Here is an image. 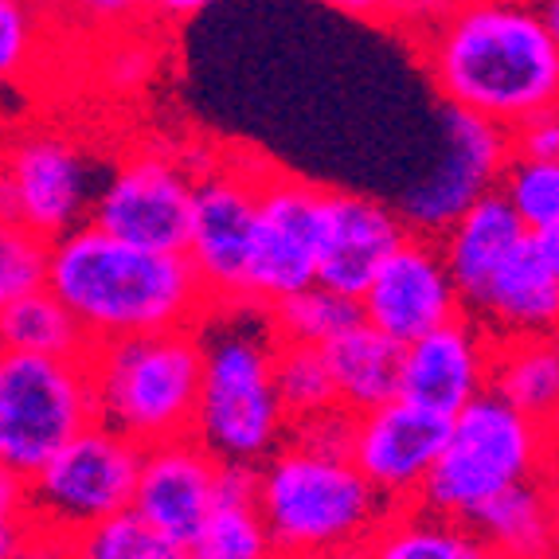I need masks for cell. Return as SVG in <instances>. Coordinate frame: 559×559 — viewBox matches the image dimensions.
I'll list each match as a JSON object with an SVG mask.
<instances>
[{"instance_id": "ab89813d", "label": "cell", "mask_w": 559, "mask_h": 559, "mask_svg": "<svg viewBox=\"0 0 559 559\" xmlns=\"http://www.w3.org/2000/svg\"><path fill=\"white\" fill-rule=\"evenodd\" d=\"M540 9H544V20H548L551 36L559 39V0H540Z\"/></svg>"}, {"instance_id": "8fae6325", "label": "cell", "mask_w": 559, "mask_h": 559, "mask_svg": "<svg viewBox=\"0 0 559 559\" xmlns=\"http://www.w3.org/2000/svg\"><path fill=\"white\" fill-rule=\"evenodd\" d=\"M197 165H188L180 153L141 145L114 160L94 200L91 224L153 251H188L197 219Z\"/></svg>"}, {"instance_id": "f1b7e54d", "label": "cell", "mask_w": 559, "mask_h": 559, "mask_svg": "<svg viewBox=\"0 0 559 559\" xmlns=\"http://www.w3.org/2000/svg\"><path fill=\"white\" fill-rule=\"evenodd\" d=\"M71 556H91V559H180L185 551L177 544L160 536L138 509H121V513L106 516L94 528H86L75 540Z\"/></svg>"}, {"instance_id": "8d00e7d4", "label": "cell", "mask_w": 559, "mask_h": 559, "mask_svg": "<svg viewBox=\"0 0 559 559\" xmlns=\"http://www.w3.org/2000/svg\"><path fill=\"white\" fill-rule=\"evenodd\" d=\"M447 4L450 0H395V28L392 32H400V24L407 20V28H403V39H407L411 32H419L423 24H430V20L439 16Z\"/></svg>"}, {"instance_id": "52a82bcc", "label": "cell", "mask_w": 559, "mask_h": 559, "mask_svg": "<svg viewBox=\"0 0 559 559\" xmlns=\"http://www.w3.org/2000/svg\"><path fill=\"white\" fill-rule=\"evenodd\" d=\"M145 447L110 423H94L67 442L24 485V528L39 551H71L86 528L133 509Z\"/></svg>"}, {"instance_id": "f546056e", "label": "cell", "mask_w": 559, "mask_h": 559, "mask_svg": "<svg viewBox=\"0 0 559 559\" xmlns=\"http://www.w3.org/2000/svg\"><path fill=\"white\" fill-rule=\"evenodd\" d=\"M501 197L513 204L528 231L559 224V157H524L513 153L501 177Z\"/></svg>"}, {"instance_id": "f35d334b", "label": "cell", "mask_w": 559, "mask_h": 559, "mask_svg": "<svg viewBox=\"0 0 559 559\" xmlns=\"http://www.w3.org/2000/svg\"><path fill=\"white\" fill-rule=\"evenodd\" d=\"M548 489H551V509H556V556H559V454H556V462L548 466Z\"/></svg>"}, {"instance_id": "ac0fdd59", "label": "cell", "mask_w": 559, "mask_h": 559, "mask_svg": "<svg viewBox=\"0 0 559 559\" xmlns=\"http://www.w3.org/2000/svg\"><path fill=\"white\" fill-rule=\"evenodd\" d=\"M407 219L392 197L372 188L333 185L321 239V282L348 298H364L388 254L407 239Z\"/></svg>"}, {"instance_id": "cb8c5ba5", "label": "cell", "mask_w": 559, "mask_h": 559, "mask_svg": "<svg viewBox=\"0 0 559 559\" xmlns=\"http://www.w3.org/2000/svg\"><path fill=\"white\" fill-rule=\"evenodd\" d=\"M489 392L551 423L559 415V333L504 336L493 348Z\"/></svg>"}, {"instance_id": "44dd1931", "label": "cell", "mask_w": 559, "mask_h": 559, "mask_svg": "<svg viewBox=\"0 0 559 559\" xmlns=\"http://www.w3.org/2000/svg\"><path fill=\"white\" fill-rule=\"evenodd\" d=\"M474 536L489 556L544 559L556 556V509H551L548 477H528L474 509L466 516Z\"/></svg>"}, {"instance_id": "e575fe53", "label": "cell", "mask_w": 559, "mask_h": 559, "mask_svg": "<svg viewBox=\"0 0 559 559\" xmlns=\"http://www.w3.org/2000/svg\"><path fill=\"white\" fill-rule=\"evenodd\" d=\"M329 12L372 28H395V0H321Z\"/></svg>"}, {"instance_id": "ffe728a7", "label": "cell", "mask_w": 559, "mask_h": 559, "mask_svg": "<svg viewBox=\"0 0 559 559\" xmlns=\"http://www.w3.org/2000/svg\"><path fill=\"white\" fill-rule=\"evenodd\" d=\"M528 235L532 231L524 227L521 215L513 212V204L501 197V188L477 200L462 219H454V224L439 235L442 254H447V266L457 282V294H462L466 313L481 301L485 286L501 271V262L509 259Z\"/></svg>"}, {"instance_id": "603a6c76", "label": "cell", "mask_w": 559, "mask_h": 559, "mask_svg": "<svg viewBox=\"0 0 559 559\" xmlns=\"http://www.w3.org/2000/svg\"><path fill=\"white\" fill-rule=\"evenodd\" d=\"M197 559H262L274 556L271 524L259 504V466L224 462L219 504L207 516L200 544L192 548Z\"/></svg>"}, {"instance_id": "d6a6232c", "label": "cell", "mask_w": 559, "mask_h": 559, "mask_svg": "<svg viewBox=\"0 0 559 559\" xmlns=\"http://www.w3.org/2000/svg\"><path fill=\"white\" fill-rule=\"evenodd\" d=\"M513 150L524 157H559V110H544L513 130Z\"/></svg>"}, {"instance_id": "ba28073f", "label": "cell", "mask_w": 559, "mask_h": 559, "mask_svg": "<svg viewBox=\"0 0 559 559\" xmlns=\"http://www.w3.org/2000/svg\"><path fill=\"white\" fill-rule=\"evenodd\" d=\"M103 419L91 353L0 356V466L20 477L44 469L67 442Z\"/></svg>"}, {"instance_id": "83f0119b", "label": "cell", "mask_w": 559, "mask_h": 559, "mask_svg": "<svg viewBox=\"0 0 559 559\" xmlns=\"http://www.w3.org/2000/svg\"><path fill=\"white\" fill-rule=\"evenodd\" d=\"M274 380H278V395L289 415V427L301 419H313L321 411L341 407L333 368H329V356L321 345L282 341L278 356H274Z\"/></svg>"}, {"instance_id": "5bb4252c", "label": "cell", "mask_w": 559, "mask_h": 559, "mask_svg": "<svg viewBox=\"0 0 559 559\" xmlns=\"http://www.w3.org/2000/svg\"><path fill=\"white\" fill-rule=\"evenodd\" d=\"M364 321L411 345L430 329L466 313L457 282L447 266L439 235L407 231V239L388 254L372 286L364 289Z\"/></svg>"}, {"instance_id": "4fadbf2b", "label": "cell", "mask_w": 559, "mask_h": 559, "mask_svg": "<svg viewBox=\"0 0 559 559\" xmlns=\"http://www.w3.org/2000/svg\"><path fill=\"white\" fill-rule=\"evenodd\" d=\"M271 160H247L239 153L207 160L197 180V219L188 259L197 266L212 301L247 298L254 231H259L262 177Z\"/></svg>"}, {"instance_id": "277c9868", "label": "cell", "mask_w": 559, "mask_h": 559, "mask_svg": "<svg viewBox=\"0 0 559 559\" xmlns=\"http://www.w3.org/2000/svg\"><path fill=\"white\" fill-rule=\"evenodd\" d=\"M259 504L274 556H368L395 513L353 454L282 442L259 466Z\"/></svg>"}, {"instance_id": "5b68a950", "label": "cell", "mask_w": 559, "mask_h": 559, "mask_svg": "<svg viewBox=\"0 0 559 559\" xmlns=\"http://www.w3.org/2000/svg\"><path fill=\"white\" fill-rule=\"evenodd\" d=\"M98 415L141 447L197 435L204 345L197 325L103 341L91 348Z\"/></svg>"}, {"instance_id": "2e32d148", "label": "cell", "mask_w": 559, "mask_h": 559, "mask_svg": "<svg viewBox=\"0 0 559 559\" xmlns=\"http://www.w3.org/2000/svg\"><path fill=\"white\" fill-rule=\"evenodd\" d=\"M219 485H224V462L197 435L168 439L145 447L133 509L185 556H192L207 516L219 504Z\"/></svg>"}, {"instance_id": "484cf974", "label": "cell", "mask_w": 559, "mask_h": 559, "mask_svg": "<svg viewBox=\"0 0 559 559\" xmlns=\"http://www.w3.org/2000/svg\"><path fill=\"white\" fill-rule=\"evenodd\" d=\"M0 341L16 353H44V356H86L91 336L75 309L59 298L56 289H36L24 298L0 301Z\"/></svg>"}, {"instance_id": "30bf717a", "label": "cell", "mask_w": 559, "mask_h": 559, "mask_svg": "<svg viewBox=\"0 0 559 559\" xmlns=\"http://www.w3.org/2000/svg\"><path fill=\"white\" fill-rule=\"evenodd\" d=\"M513 153L516 150L509 126L442 103L439 157L423 177H415L395 197L407 227L423 235H442L477 200L501 188V177Z\"/></svg>"}, {"instance_id": "6da1fadb", "label": "cell", "mask_w": 559, "mask_h": 559, "mask_svg": "<svg viewBox=\"0 0 559 559\" xmlns=\"http://www.w3.org/2000/svg\"><path fill=\"white\" fill-rule=\"evenodd\" d=\"M407 44L439 103L509 130L559 110V39L540 0H450Z\"/></svg>"}, {"instance_id": "d590c367", "label": "cell", "mask_w": 559, "mask_h": 559, "mask_svg": "<svg viewBox=\"0 0 559 559\" xmlns=\"http://www.w3.org/2000/svg\"><path fill=\"white\" fill-rule=\"evenodd\" d=\"M145 4H150V16L165 20V24H188V20L224 9L227 0H145Z\"/></svg>"}, {"instance_id": "7c38bea8", "label": "cell", "mask_w": 559, "mask_h": 559, "mask_svg": "<svg viewBox=\"0 0 559 559\" xmlns=\"http://www.w3.org/2000/svg\"><path fill=\"white\" fill-rule=\"evenodd\" d=\"M333 185L271 165L262 177L259 231H254L247 298L278 301L321 282V239Z\"/></svg>"}, {"instance_id": "9a60e30c", "label": "cell", "mask_w": 559, "mask_h": 559, "mask_svg": "<svg viewBox=\"0 0 559 559\" xmlns=\"http://www.w3.org/2000/svg\"><path fill=\"white\" fill-rule=\"evenodd\" d=\"M450 439V415L419 407L411 400H392L356 415L353 462L360 474L388 497L392 509L419 504L427 477Z\"/></svg>"}, {"instance_id": "d6986e66", "label": "cell", "mask_w": 559, "mask_h": 559, "mask_svg": "<svg viewBox=\"0 0 559 559\" xmlns=\"http://www.w3.org/2000/svg\"><path fill=\"white\" fill-rule=\"evenodd\" d=\"M469 318L481 321L497 341L559 333V278L544 259V251L536 247V235H528L501 262V271L485 286L481 301L469 309Z\"/></svg>"}, {"instance_id": "d4e9b609", "label": "cell", "mask_w": 559, "mask_h": 559, "mask_svg": "<svg viewBox=\"0 0 559 559\" xmlns=\"http://www.w3.org/2000/svg\"><path fill=\"white\" fill-rule=\"evenodd\" d=\"M380 559H481L489 556L466 521L447 516L430 504H403L376 532L372 551Z\"/></svg>"}, {"instance_id": "4dcf8cb0", "label": "cell", "mask_w": 559, "mask_h": 559, "mask_svg": "<svg viewBox=\"0 0 559 559\" xmlns=\"http://www.w3.org/2000/svg\"><path fill=\"white\" fill-rule=\"evenodd\" d=\"M51 259H56V239L20 224H4L0 231V301L51 286Z\"/></svg>"}, {"instance_id": "4316f807", "label": "cell", "mask_w": 559, "mask_h": 559, "mask_svg": "<svg viewBox=\"0 0 559 559\" xmlns=\"http://www.w3.org/2000/svg\"><path fill=\"white\" fill-rule=\"evenodd\" d=\"M271 318L282 341H298V345H321L353 329L356 321H364L360 298H348L341 289L313 282V286L289 294V298L271 301Z\"/></svg>"}, {"instance_id": "74e56055", "label": "cell", "mask_w": 559, "mask_h": 559, "mask_svg": "<svg viewBox=\"0 0 559 559\" xmlns=\"http://www.w3.org/2000/svg\"><path fill=\"white\" fill-rule=\"evenodd\" d=\"M532 235H536V247L544 251V259H548V266L559 278V224L544 227V231H532Z\"/></svg>"}, {"instance_id": "3957f363", "label": "cell", "mask_w": 559, "mask_h": 559, "mask_svg": "<svg viewBox=\"0 0 559 559\" xmlns=\"http://www.w3.org/2000/svg\"><path fill=\"white\" fill-rule=\"evenodd\" d=\"M197 333L204 345L197 439L219 462L262 466L289 439V415L274 380L282 336L271 306L254 298L212 301Z\"/></svg>"}, {"instance_id": "1f68e13d", "label": "cell", "mask_w": 559, "mask_h": 559, "mask_svg": "<svg viewBox=\"0 0 559 559\" xmlns=\"http://www.w3.org/2000/svg\"><path fill=\"white\" fill-rule=\"evenodd\" d=\"M36 51V9L28 0H0V71L16 79Z\"/></svg>"}, {"instance_id": "8992f818", "label": "cell", "mask_w": 559, "mask_h": 559, "mask_svg": "<svg viewBox=\"0 0 559 559\" xmlns=\"http://www.w3.org/2000/svg\"><path fill=\"white\" fill-rule=\"evenodd\" d=\"M556 462L548 423L532 419L497 392H485L450 419V439L423 489V504L466 521L489 497Z\"/></svg>"}, {"instance_id": "9c48e42d", "label": "cell", "mask_w": 559, "mask_h": 559, "mask_svg": "<svg viewBox=\"0 0 559 559\" xmlns=\"http://www.w3.org/2000/svg\"><path fill=\"white\" fill-rule=\"evenodd\" d=\"M110 168L94 165L91 153L56 126H32L9 141L0 207L4 224H20L47 239L91 224L94 200L103 192Z\"/></svg>"}, {"instance_id": "836d02e7", "label": "cell", "mask_w": 559, "mask_h": 559, "mask_svg": "<svg viewBox=\"0 0 559 559\" xmlns=\"http://www.w3.org/2000/svg\"><path fill=\"white\" fill-rule=\"evenodd\" d=\"M86 24H98V28H121V24H130L133 16L141 12H150L145 0H67Z\"/></svg>"}, {"instance_id": "7a4b0ae2", "label": "cell", "mask_w": 559, "mask_h": 559, "mask_svg": "<svg viewBox=\"0 0 559 559\" xmlns=\"http://www.w3.org/2000/svg\"><path fill=\"white\" fill-rule=\"evenodd\" d=\"M51 289L75 309L91 345L192 329L212 306L188 251L138 247L98 224H83L56 239Z\"/></svg>"}, {"instance_id": "60d3db41", "label": "cell", "mask_w": 559, "mask_h": 559, "mask_svg": "<svg viewBox=\"0 0 559 559\" xmlns=\"http://www.w3.org/2000/svg\"><path fill=\"white\" fill-rule=\"evenodd\" d=\"M548 430H551V447H556V454H559V415L548 423Z\"/></svg>"}, {"instance_id": "e0dca14e", "label": "cell", "mask_w": 559, "mask_h": 559, "mask_svg": "<svg viewBox=\"0 0 559 559\" xmlns=\"http://www.w3.org/2000/svg\"><path fill=\"white\" fill-rule=\"evenodd\" d=\"M497 336L469 313L430 329L403 348L400 395L454 419L477 395L489 392Z\"/></svg>"}, {"instance_id": "7402d4cb", "label": "cell", "mask_w": 559, "mask_h": 559, "mask_svg": "<svg viewBox=\"0 0 559 559\" xmlns=\"http://www.w3.org/2000/svg\"><path fill=\"white\" fill-rule=\"evenodd\" d=\"M403 348H407L403 341L376 329L372 321H356L336 341H329L325 356L333 368L341 407L364 415V411L400 400Z\"/></svg>"}]
</instances>
